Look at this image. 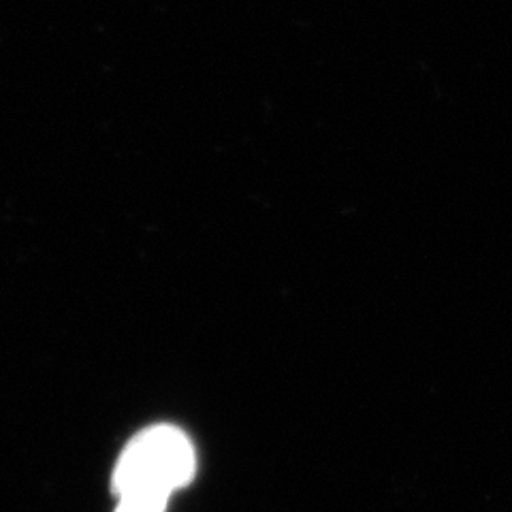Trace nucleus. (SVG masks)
Returning a JSON list of instances; mask_svg holds the SVG:
<instances>
[{
    "label": "nucleus",
    "instance_id": "1",
    "mask_svg": "<svg viewBox=\"0 0 512 512\" xmlns=\"http://www.w3.org/2000/svg\"><path fill=\"white\" fill-rule=\"evenodd\" d=\"M195 448L178 427L156 425L143 429L122 451L111 489L116 495L131 491L173 493L195 476Z\"/></svg>",
    "mask_w": 512,
    "mask_h": 512
},
{
    "label": "nucleus",
    "instance_id": "2",
    "mask_svg": "<svg viewBox=\"0 0 512 512\" xmlns=\"http://www.w3.org/2000/svg\"><path fill=\"white\" fill-rule=\"evenodd\" d=\"M169 493L158 491H131L118 495L116 512H165L169 504Z\"/></svg>",
    "mask_w": 512,
    "mask_h": 512
}]
</instances>
